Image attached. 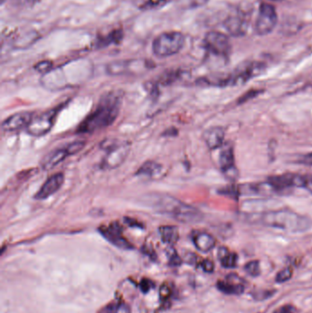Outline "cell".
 <instances>
[{
  "label": "cell",
  "mask_w": 312,
  "mask_h": 313,
  "mask_svg": "<svg viewBox=\"0 0 312 313\" xmlns=\"http://www.w3.org/2000/svg\"><path fill=\"white\" fill-rule=\"evenodd\" d=\"M121 102L122 94L119 92L104 94L95 109L79 125L77 133L92 134L112 125L119 114Z\"/></svg>",
  "instance_id": "6da1fadb"
},
{
  "label": "cell",
  "mask_w": 312,
  "mask_h": 313,
  "mask_svg": "<svg viewBox=\"0 0 312 313\" xmlns=\"http://www.w3.org/2000/svg\"><path fill=\"white\" fill-rule=\"evenodd\" d=\"M147 203L159 213L166 214L182 224H195L203 219L200 210L167 194H152Z\"/></svg>",
  "instance_id": "7a4b0ae2"
},
{
  "label": "cell",
  "mask_w": 312,
  "mask_h": 313,
  "mask_svg": "<svg viewBox=\"0 0 312 313\" xmlns=\"http://www.w3.org/2000/svg\"><path fill=\"white\" fill-rule=\"evenodd\" d=\"M261 225L288 231L291 233H302L308 231L312 225V221L308 216L298 214L290 209L268 211L258 215Z\"/></svg>",
  "instance_id": "3957f363"
},
{
  "label": "cell",
  "mask_w": 312,
  "mask_h": 313,
  "mask_svg": "<svg viewBox=\"0 0 312 313\" xmlns=\"http://www.w3.org/2000/svg\"><path fill=\"white\" fill-rule=\"evenodd\" d=\"M102 148L106 151L101 168L103 170H114L125 162L130 152V143L117 139H106L102 143Z\"/></svg>",
  "instance_id": "277c9868"
},
{
  "label": "cell",
  "mask_w": 312,
  "mask_h": 313,
  "mask_svg": "<svg viewBox=\"0 0 312 313\" xmlns=\"http://www.w3.org/2000/svg\"><path fill=\"white\" fill-rule=\"evenodd\" d=\"M184 41V35L179 31L162 33L154 39L153 53L160 58L172 56L182 49Z\"/></svg>",
  "instance_id": "5b68a950"
},
{
  "label": "cell",
  "mask_w": 312,
  "mask_h": 313,
  "mask_svg": "<svg viewBox=\"0 0 312 313\" xmlns=\"http://www.w3.org/2000/svg\"><path fill=\"white\" fill-rule=\"evenodd\" d=\"M60 109L61 106L60 105L41 113L40 115H34L27 127V133L33 137H42L48 134L54 125L56 117Z\"/></svg>",
  "instance_id": "8992f818"
},
{
  "label": "cell",
  "mask_w": 312,
  "mask_h": 313,
  "mask_svg": "<svg viewBox=\"0 0 312 313\" xmlns=\"http://www.w3.org/2000/svg\"><path fill=\"white\" fill-rule=\"evenodd\" d=\"M250 23V14L245 9L237 7L232 11L224 21L226 31L233 37H244L247 33Z\"/></svg>",
  "instance_id": "52a82bcc"
},
{
  "label": "cell",
  "mask_w": 312,
  "mask_h": 313,
  "mask_svg": "<svg viewBox=\"0 0 312 313\" xmlns=\"http://www.w3.org/2000/svg\"><path fill=\"white\" fill-rule=\"evenodd\" d=\"M278 20L279 16L275 6L268 3H262L259 6L256 21V32L260 36L268 35L273 31Z\"/></svg>",
  "instance_id": "ba28073f"
},
{
  "label": "cell",
  "mask_w": 312,
  "mask_h": 313,
  "mask_svg": "<svg viewBox=\"0 0 312 313\" xmlns=\"http://www.w3.org/2000/svg\"><path fill=\"white\" fill-rule=\"evenodd\" d=\"M265 68L266 65L260 61H247L242 63L236 68V71L231 73V85H239L248 82L250 79L261 74Z\"/></svg>",
  "instance_id": "9c48e42d"
},
{
  "label": "cell",
  "mask_w": 312,
  "mask_h": 313,
  "mask_svg": "<svg viewBox=\"0 0 312 313\" xmlns=\"http://www.w3.org/2000/svg\"><path fill=\"white\" fill-rule=\"evenodd\" d=\"M204 45L209 52L215 56L227 58L231 51L229 38L219 31H210L205 35Z\"/></svg>",
  "instance_id": "30bf717a"
},
{
  "label": "cell",
  "mask_w": 312,
  "mask_h": 313,
  "mask_svg": "<svg viewBox=\"0 0 312 313\" xmlns=\"http://www.w3.org/2000/svg\"><path fill=\"white\" fill-rule=\"evenodd\" d=\"M149 69L146 60H119L106 66V71L110 75H123L126 73H140Z\"/></svg>",
  "instance_id": "8fae6325"
},
{
  "label": "cell",
  "mask_w": 312,
  "mask_h": 313,
  "mask_svg": "<svg viewBox=\"0 0 312 313\" xmlns=\"http://www.w3.org/2000/svg\"><path fill=\"white\" fill-rule=\"evenodd\" d=\"M100 233L104 238L121 249H133L131 243H129L125 236H123V228L118 223H112L107 226H102Z\"/></svg>",
  "instance_id": "7c38bea8"
},
{
  "label": "cell",
  "mask_w": 312,
  "mask_h": 313,
  "mask_svg": "<svg viewBox=\"0 0 312 313\" xmlns=\"http://www.w3.org/2000/svg\"><path fill=\"white\" fill-rule=\"evenodd\" d=\"M219 163L221 170L225 177L231 181H236L238 178V170L235 165L234 148L229 143L225 145L224 148L221 150Z\"/></svg>",
  "instance_id": "4fadbf2b"
},
{
  "label": "cell",
  "mask_w": 312,
  "mask_h": 313,
  "mask_svg": "<svg viewBox=\"0 0 312 313\" xmlns=\"http://www.w3.org/2000/svg\"><path fill=\"white\" fill-rule=\"evenodd\" d=\"M74 154H76V150L72 143L66 145L63 148H56L44 157L41 161V167L44 170H52L56 166L60 164V162H62L67 157Z\"/></svg>",
  "instance_id": "5bb4252c"
},
{
  "label": "cell",
  "mask_w": 312,
  "mask_h": 313,
  "mask_svg": "<svg viewBox=\"0 0 312 313\" xmlns=\"http://www.w3.org/2000/svg\"><path fill=\"white\" fill-rule=\"evenodd\" d=\"M64 182V174L61 172L55 173L50 176L47 181H45L43 185L40 187L38 192L35 195V199L38 201L45 200L55 194L60 190Z\"/></svg>",
  "instance_id": "9a60e30c"
},
{
  "label": "cell",
  "mask_w": 312,
  "mask_h": 313,
  "mask_svg": "<svg viewBox=\"0 0 312 313\" xmlns=\"http://www.w3.org/2000/svg\"><path fill=\"white\" fill-rule=\"evenodd\" d=\"M32 113L21 112L7 117L2 123V129L6 132H14L27 128L33 118Z\"/></svg>",
  "instance_id": "2e32d148"
},
{
  "label": "cell",
  "mask_w": 312,
  "mask_h": 313,
  "mask_svg": "<svg viewBox=\"0 0 312 313\" xmlns=\"http://www.w3.org/2000/svg\"><path fill=\"white\" fill-rule=\"evenodd\" d=\"M216 287L221 292L227 295H242L245 292L243 280L236 274L228 275L226 280H219Z\"/></svg>",
  "instance_id": "e0dca14e"
},
{
  "label": "cell",
  "mask_w": 312,
  "mask_h": 313,
  "mask_svg": "<svg viewBox=\"0 0 312 313\" xmlns=\"http://www.w3.org/2000/svg\"><path fill=\"white\" fill-rule=\"evenodd\" d=\"M225 134L223 127L214 126L203 133V140L211 150H214L224 145Z\"/></svg>",
  "instance_id": "ac0fdd59"
},
{
  "label": "cell",
  "mask_w": 312,
  "mask_h": 313,
  "mask_svg": "<svg viewBox=\"0 0 312 313\" xmlns=\"http://www.w3.org/2000/svg\"><path fill=\"white\" fill-rule=\"evenodd\" d=\"M192 242L199 251L207 253L211 251L216 244V240L214 236L206 232H193Z\"/></svg>",
  "instance_id": "d6986e66"
},
{
  "label": "cell",
  "mask_w": 312,
  "mask_h": 313,
  "mask_svg": "<svg viewBox=\"0 0 312 313\" xmlns=\"http://www.w3.org/2000/svg\"><path fill=\"white\" fill-rule=\"evenodd\" d=\"M162 170H163L162 165L159 164L156 161L148 160L137 170V175L144 176V177L154 179L157 177H160Z\"/></svg>",
  "instance_id": "ffe728a7"
},
{
  "label": "cell",
  "mask_w": 312,
  "mask_h": 313,
  "mask_svg": "<svg viewBox=\"0 0 312 313\" xmlns=\"http://www.w3.org/2000/svg\"><path fill=\"white\" fill-rule=\"evenodd\" d=\"M218 259L225 269H235L238 262V255L230 252L227 247H221L218 249Z\"/></svg>",
  "instance_id": "44dd1931"
},
{
  "label": "cell",
  "mask_w": 312,
  "mask_h": 313,
  "mask_svg": "<svg viewBox=\"0 0 312 313\" xmlns=\"http://www.w3.org/2000/svg\"><path fill=\"white\" fill-rule=\"evenodd\" d=\"M159 231L162 241L168 245H174L179 240V230L174 225L161 226Z\"/></svg>",
  "instance_id": "7402d4cb"
},
{
  "label": "cell",
  "mask_w": 312,
  "mask_h": 313,
  "mask_svg": "<svg viewBox=\"0 0 312 313\" xmlns=\"http://www.w3.org/2000/svg\"><path fill=\"white\" fill-rule=\"evenodd\" d=\"M103 313H131V309L125 302H115L105 308Z\"/></svg>",
  "instance_id": "603a6c76"
},
{
  "label": "cell",
  "mask_w": 312,
  "mask_h": 313,
  "mask_svg": "<svg viewBox=\"0 0 312 313\" xmlns=\"http://www.w3.org/2000/svg\"><path fill=\"white\" fill-rule=\"evenodd\" d=\"M245 270L247 274L251 276L253 278H257L261 274V270H260V263L258 260H252L249 261L248 263L245 266Z\"/></svg>",
  "instance_id": "cb8c5ba5"
},
{
  "label": "cell",
  "mask_w": 312,
  "mask_h": 313,
  "mask_svg": "<svg viewBox=\"0 0 312 313\" xmlns=\"http://www.w3.org/2000/svg\"><path fill=\"white\" fill-rule=\"evenodd\" d=\"M293 276V269L291 268H285V269L280 270V272L277 274L276 277V281L278 283H284L291 280Z\"/></svg>",
  "instance_id": "d4e9b609"
},
{
  "label": "cell",
  "mask_w": 312,
  "mask_h": 313,
  "mask_svg": "<svg viewBox=\"0 0 312 313\" xmlns=\"http://www.w3.org/2000/svg\"><path fill=\"white\" fill-rule=\"evenodd\" d=\"M276 291H268V290H260V291H252V297L256 301H266L274 295Z\"/></svg>",
  "instance_id": "484cf974"
},
{
  "label": "cell",
  "mask_w": 312,
  "mask_h": 313,
  "mask_svg": "<svg viewBox=\"0 0 312 313\" xmlns=\"http://www.w3.org/2000/svg\"><path fill=\"white\" fill-rule=\"evenodd\" d=\"M170 0H136L138 7H149V6H158V5H164L165 3L169 2Z\"/></svg>",
  "instance_id": "4316f807"
},
{
  "label": "cell",
  "mask_w": 312,
  "mask_h": 313,
  "mask_svg": "<svg viewBox=\"0 0 312 313\" xmlns=\"http://www.w3.org/2000/svg\"><path fill=\"white\" fill-rule=\"evenodd\" d=\"M299 311L294 305L291 304H286L281 307L278 308L277 310H275L272 313H298Z\"/></svg>",
  "instance_id": "83f0119b"
},
{
  "label": "cell",
  "mask_w": 312,
  "mask_h": 313,
  "mask_svg": "<svg viewBox=\"0 0 312 313\" xmlns=\"http://www.w3.org/2000/svg\"><path fill=\"white\" fill-rule=\"evenodd\" d=\"M261 93L260 90H250L249 92H247V93H245L244 95H242L240 99H239V104H243L245 102H247L249 99L255 98L257 97L258 94Z\"/></svg>",
  "instance_id": "f1b7e54d"
},
{
  "label": "cell",
  "mask_w": 312,
  "mask_h": 313,
  "mask_svg": "<svg viewBox=\"0 0 312 313\" xmlns=\"http://www.w3.org/2000/svg\"><path fill=\"white\" fill-rule=\"evenodd\" d=\"M51 67H52V63L50 61L45 60V61L39 62L36 65V70L39 71V72H41V73H45V72H48V71H50Z\"/></svg>",
  "instance_id": "f546056e"
},
{
  "label": "cell",
  "mask_w": 312,
  "mask_h": 313,
  "mask_svg": "<svg viewBox=\"0 0 312 313\" xmlns=\"http://www.w3.org/2000/svg\"><path fill=\"white\" fill-rule=\"evenodd\" d=\"M201 267L203 269V271L206 273H213L214 271V262L209 260V259L203 260V262L201 263Z\"/></svg>",
  "instance_id": "4dcf8cb0"
},
{
  "label": "cell",
  "mask_w": 312,
  "mask_h": 313,
  "mask_svg": "<svg viewBox=\"0 0 312 313\" xmlns=\"http://www.w3.org/2000/svg\"><path fill=\"white\" fill-rule=\"evenodd\" d=\"M152 287H153V283L150 280L144 279L140 282V290L143 293H148V291L151 290Z\"/></svg>",
  "instance_id": "1f68e13d"
},
{
  "label": "cell",
  "mask_w": 312,
  "mask_h": 313,
  "mask_svg": "<svg viewBox=\"0 0 312 313\" xmlns=\"http://www.w3.org/2000/svg\"><path fill=\"white\" fill-rule=\"evenodd\" d=\"M182 263V260L181 258L179 257V255L174 251L172 256L170 258V266H173V267H178Z\"/></svg>",
  "instance_id": "d6a6232c"
},
{
  "label": "cell",
  "mask_w": 312,
  "mask_h": 313,
  "mask_svg": "<svg viewBox=\"0 0 312 313\" xmlns=\"http://www.w3.org/2000/svg\"><path fill=\"white\" fill-rule=\"evenodd\" d=\"M159 295L162 300L168 299L170 295V291L168 286H162L159 291Z\"/></svg>",
  "instance_id": "836d02e7"
},
{
  "label": "cell",
  "mask_w": 312,
  "mask_h": 313,
  "mask_svg": "<svg viewBox=\"0 0 312 313\" xmlns=\"http://www.w3.org/2000/svg\"><path fill=\"white\" fill-rule=\"evenodd\" d=\"M188 1H189V4L191 6L197 7V6H202L204 4H206L209 0H188Z\"/></svg>",
  "instance_id": "e575fe53"
},
{
  "label": "cell",
  "mask_w": 312,
  "mask_h": 313,
  "mask_svg": "<svg viewBox=\"0 0 312 313\" xmlns=\"http://www.w3.org/2000/svg\"><path fill=\"white\" fill-rule=\"evenodd\" d=\"M302 164L309 165V166H312V152L307 154L305 156L302 157V160H301Z\"/></svg>",
  "instance_id": "d590c367"
},
{
  "label": "cell",
  "mask_w": 312,
  "mask_h": 313,
  "mask_svg": "<svg viewBox=\"0 0 312 313\" xmlns=\"http://www.w3.org/2000/svg\"><path fill=\"white\" fill-rule=\"evenodd\" d=\"M304 188L312 194V176H306V182Z\"/></svg>",
  "instance_id": "8d00e7d4"
},
{
  "label": "cell",
  "mask_w": 312,
  "mask_h": 313,
  "mask_svg": "<svg viewBox=\"0 0 312 313\" xmlns=\"http://www.w3.org/2000/svg\"><path fill=\"white\" fill-rule=\"evenodd\" d=\"M271 1H282V0H271Z\"/></svg>",
  "instance_id": "74e56055"
}]
</instances>
